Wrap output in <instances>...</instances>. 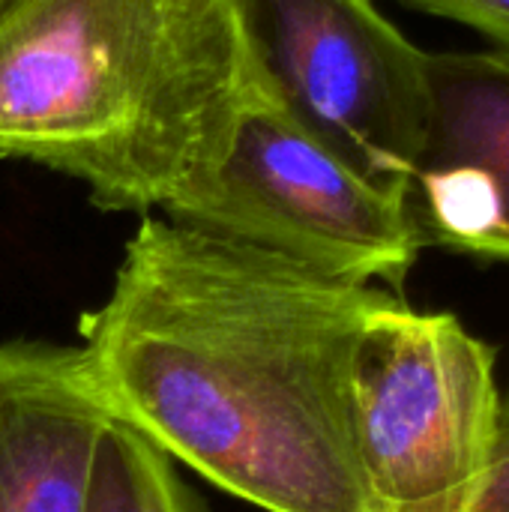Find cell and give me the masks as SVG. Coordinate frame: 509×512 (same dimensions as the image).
Returning <instances> with one entry per match:
<instances>
[{
	"mask_svg": "<svg viewBox=\"0 0 509 512\" xmlns=\"http://www.w3.org/2000/svg\"><path fill=\"white\" fill-rule=\"evenodd\" d=\"M393 294L144 213L78 348L111 417L216 489L261 512H369L351 369Z\"/></svg>",
	"mask_w": 509,
	"mask_h": 512,
	"instance_id": "obj_1",
	"label": "cell"
},
{
	"mask_svg": "<svg viewBox=\"0 0 509 512\" xmlns=\"http://www.w3.org/2000/svg\"><path fill=\"white\" fill-rule=\"evenodd\" d=\"M246 90L234 0H0V156L99 210H162L219 162Z\"/></svg>",
	"mask_w": 509,
	"mask_h": 512,
	"instance_id": "obj_2",
	"label": "cell"
},
{
	"mask_svg": "<svg viewBox=\"0 0 509 512\" xmlns=\"http://www.w3.org/2000/svg\"><path fill=\"white\" fill-rule=\"evenodd\" d=\"M162 213L321 276L396 294L423 249L408 189L354 168L300 129L252 78L225 153Z\"/></svg>",
	"mask_w": 509,
	"mask_h": 512,
	"instance_id": "obj_3",
	"label": "cell"
},
{
	"mask_svg": "<svg viewBox=\"0 0 509 512\" xmlns=\"http://www.w3.org/2000/svg\"><path fill=\"white\" fill-rule=\"evenodd\" d=\"M351 426L369 512H477L501 453L492 345L393 294L357 342Z\"/></svg>",
	"mask_w": 509,
	"mask_h": 512,
	"instance_id": "obj_4",
	"label": "cell"
},
{
	"mask_svg": "<svg viewBox=\"0 0 509 512\" xmlns=\"http://www.w3.org/2000/svg\"><path fill=\"white\" fill-rule=\"evenodd\" d=\"M249 78L372 180L405 186L426 129V57L372 0H234Z\"/></svg>",
	"mask_w": 509,
	"mask_h": 512,
	"instance_id": "obj_5",
	"label": "cell"
},
{
	"mask_svg": "<svg viewBox=\"0 0 509 512\" xmlns=\"http://www.w3.org/2000/svg\"><path fill=\"white\" fill-rule=\"evenodd\" d=\"M426 129L408 177L423 246L509 264V51L426 57Z\"/></svg>",
	"mask_w": 509,
	"mask_h": 512,
	"instance_id": "obj_6",
	"label": "cell"
},
{
	"mask_svg": "<svg viewBox=\"0 0 509 512\" xmlns=\"http://www.w3.org/2000/svg\"><path fill=\"white\" fill-rule=\"evenodd\" d=\"M111 420L78 345L0 342V512H87Z\"/></svg>",
	"mask_w": 509,
	"mask_h": 512,
	"instance_id": "obj_7",
	"label": "cell"
},
{
	"mask_svg": "<svg viewBox=\"0 0 509 512\" xmlns=\"http://www.w3.org/2000/svg\"><path fill=\"white\" fill-rule=\"evenodd\" d=\"M87 512H207L177 465L132 426L111 420L102 432Z\"/></svg>",
	"mask_w": 509,
	"mask_h": 512,
	"instance_id": "obj_8",
	"label": "cell"
},
{
	"mask_svg": "<svg viewBox=\"0 0 509 512\" xmlns=\"http://www.w3.org/2000/svg\"><path fill=\"white\" fill-rule=\"evenodd\" d=\"M411 9L465 24L495 42L498 51H509V0H399Z\"/></svg>",
	"mask_w": 509,
	"mask_h": 512,
	"instance_id": "obj_9",
	"label": "cell"
},
{
	"mask_svg": "<svg viewBox=\"0 0 509 512\" xmlns=\"http://www.w3.org/2000/svg\"><path fill=\"white\" fill-rule=\"evenodd\" d=\"M477 512H509V444H504L498 453V462L483 489Z\"/></svg>",
	"mask_w": 509,
	"mask_h": 512,
	"instance_id": "obj_10",
	"label": "cell"
},
{
	"mask_svg": "<svg viewBox=\"0 0 509 512\" xmlns=\"http://www.w3.org/2000/svg\"><path fill=\"white\" fill-rule=\"evenodd\" d=\"M509 444V375L507 384L501 387V447Z\"/></svg>",
	"mask_w": 509,
	"mask_h": 512,
	"instance_id": "obj_11",
	"label": "cell"
}]
</instances>
